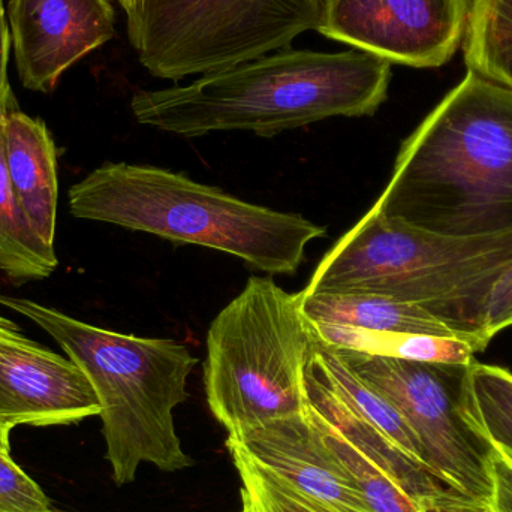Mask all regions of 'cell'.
I'll return each instance as SVG.
<instances>
[{
  "mask_svg": "<svg viewBox=\"0 0 512 512\" xmlns=\"http://www.w3.org/2000/svg\"><path fill=\"white\" fill-rule=\"evenodd\" d=\"M471 0H321L315 30L391 65L439 68L465 39Z\"/></svg>",
  "mask_w": 512,
  "mask_h": 512,
  "instance_id": "obj_8",
  "label": "cell"
},
{
  "mask_svg": "<svg viewBox=\"0 0 512 512\" xmlns=\"http://www.w3.org/2000/svg\"><path fill=\"white\" fill-rule=\"evenodd\" d=\"M313 337L321 345L342 351L363 352L382 357L402 358L420 363L468 366L474 360L475 348L459 337L429 334L381 333L342 325L309 322Z\"/></svg>",
  "mask_w": 512,
  "mask_h": 512,
  "instance_id": "obj_16",
  "label": "cell"
},
{
  "mask_svg": "<svg viewBox=\"0 0 512 512\" xmlns=\"http://www.w3.org/2000/svg\"><path fill=\"white\" fill-rule=\"evenodd\" d=\"M240 498H242V511L243 512H259L256 507L254 499H252L251 493L242 486L240 490Z\"/></svg>",
  "mask_w": 512,
  "mask_h": 512,
  "instance_id": "obj_28",
  "label": "cell"
},
{
  "mask_svg": "<svg viewBox=\"0 0 512 512\" xmlns=\"http://www.w3.org/2000/svg\"><path fill=\"white\" fill-rule=\"evenodd\" d=\"M6 18L18 78L32 92H53L116 33L110 0H9Z\"/></svg>",
  "mask_w": 512,
  "mask_h": 512,
  "instance_id": "obj_10",
  "label": "cell"
},
{
  "mask_svg": "<svg viewBox=\"0 0 512 512\" xmlns=\"http://www.w3.org/2000/svg\"><path fill=\"white\" fill-rule=\"evenodd\" d=\"M489 469L492 481L490 507L493 512H512V463L501 454L490 451Z\"/></svg>",
  "mask_w": 512,
  "mask_h": 512,
  "instance_id": "obj_24",
  "label": "cell"
},
{
  "mask_svg": "<svg viewBox=\"0 0 512 512\" xmlns=\"http://www.w3.org/2000/svg\"><path fill=\"white\" fill-rule=\"evenodd\" d=\"M239 512H243L242 510H240Z\"/></svg>",
  "mask_w": 512,
  "mask_h": 512,
  "instance_id": "obj_30",
  "label": "cell"
},
{
  "mask_svg": "<svg viewBox=\"0 0 512 512\" xmlns=\"http://www.w3.org/2000/svg\"><path fill=\"white\" fill-rule=\"evenodd\" d=\"M242 486L251 493L259 512H333L298 492L279 475L252 459L242 447L227 441Z\"/></svg>",
  "mask_w": 512,
  "mask_h": 512,
  "instance_id": "obj_21",
  "label": "cell"
},
{
  "mask_svg": "<svg viewBox=\"0 0 512 512\" xmlns=\"http://www.w3.org/2000/svg\"><path fill=\"white\" fill-rule=\"evenodd\" d=\"M423 512H493L487 502L472 501L460 495H448L421 505Z\"/></svg>",
  "mask_w": 512,
  "mask_h": 512,
  "instance_id": "obj_26",
  "label": "cell"
},
{
  "mask_svg": "<svg viewBox=\"0 0 512 512\" xmlns=\"http://www.w3.org/2000/svg\"><path fill=\"white\" fill-rule=\"evenodd\" d=\"M372 209L441 236L512 234V89L469 71L403 141Z\"/></svg>",
  "mask_w": 512,
  "mask_h": 512,
  "instance_id": "obj_1",
  "label": "cell"
},
{
  "mask_svg": "<svg viewBox=\"0 0 512 512\" xmlns=\"http://www.w3.org/2000/svg\"><path fill=\"white\" fill-rule=\"evenodd\" d=\"M301 312L307 321L315 324L342 325L381 333L459 337L423 307L369 292L307 294L301 291Z\"/></svg>",
  "mask_w": 512,
  "mask_h": 512,
  "instance_id": "obj_14",
  "label": "cell"
},
{
  "mask_svg": "<svg viewBox=\"0 0 512 512\" xmlns=\"http://www.w3.org/2000/svg\"><path fill=\"white\" fill-rule=\"evenodd\" d=\"M309 367L358 417L375 427L405 456L427 469L420 441L402 414L336 351L315 339Z\"/></svg>",
  "mask_w": 512,
  "mask_h": 512,
  "instance_id": "obj_15",
  "label": "cell"
},
{
  "mask_svg": "<svg viewBox=\"0 0 512 512\" xmlns=\"http://www.w3.org/2000/svg\"><path fill=\"white\" fill-rule=\"evenodd\" d=\"M0 512H56L44 490L0 448Z\"/></svg>",
  "mask_w": 512,
  "mask_h": 512,
  "instance_id": "obj_22",
  "label": "cell"
},
{
  "mask_svg": "<svg viewBox=\"0 0 512 512\" xmlns=\"http://www.w3.org/2000/svg\"><path fill=\"white\" fill-rule=\"evenodd\" d=\"M512 327V265L493 283L483 309V333L487 342Z\"/></svg>",
  "mask_w": 512,
  "mask_h": 512,
  "instance_id": "obj_23",
  "label": "cell"
},
{
  "mask_svg": "<svg viewBox=\"0 0 512 512\" xmlns=\"http://www.w3.org/2000/svg\"><path fill=\"white\" fill-rule=\"evenodd\" d=\"M0 448L2 450H8L9 451V433L6 432V430L2 429V426H0Z\"/></svg>",
  "mask_w": 512,
  "mask_h": 512,
  "instance_id": "obj_29",
  "label": "cell"
},
{
  "mask_svg": "<svg viewBox=\"0 0 512 512\" xmlns=\"http://www.w3.org/2000/svg\"><path fill=\"white\" fill-rule=\"evenodd\" d=\"M117 2L120 3L123 11L128 15V21H132L138 14H140L144 0H117Z\"/></svg>",
  "mask_w": 512,
  "mask_h": 512,
  "instance_id": "obj_27",
  "label": "cell"
},
{
  "mask_svg": "<svg viewBox=\"0 0 512 512\" xmlns=\"http://www.w3.org/2000/svg\"><path fill=\"white\" fill-rule=\"evenodd\" d=\"M390 81L391 63L364 51L285 48L185 86L140 90L131 110L141 125L180 137L246 131L270 138L331 117L373 116Z\"/></svg>",
  "mask_w": 512,
  "mask_h": 512,
  "instance_id": "obj_2",
  "label": "cell"
},
{
  "mask_svg": "<svg viewBox=\"0 0 512 512\" xmlns=\"http://www.w3.org/2000/svg\"><path fill=\"white\" fill-rule=\"evenodd\" d=\"M313 345L301 292L289 294L268 277H249L213 319L206 340L207 405L228 435L309 412Z\"/></svg>",
  "mask_w": 512,
  "mask_h": 512,
  "instance_id": "obj_6",
  "label": "cell"
},
{
  "mask_svg": "<svg viewBox=\"0 0 512 512\" xmlns=\"http://www.w3.org/2000/svg\"><path fill=\"white\" fill-rule=\"evenodd\" d=\"M309 414L328 447L354 478L373 512H423L421 505L382 466L325 421L312 406Z\"/></svg>",
  "mask_w": 512,
  "mask_h": 512,
  "instance_id": "obj_20",
  "label": "cell"
},
{
  "mask_svg": "<svg viewBox=\"0 0 512 512\" xmlns=\"http://www.w3.org/2000/svg\"><path fill=\"white\" fill-rule=\"evenodd\" d=\"M0 304L50 334L89 379L117 486L132 483L143 463L164 472L194 465L174 423L198 364L188 346L105 330L29 298L0 294Z\"/></svg>",
  "mask_w": 512,
  "mask_h": 512,
  "instance_id": "obj_4",
  "label": "cell"
},
{
  "mask_svg": "<svg viewBox=\"0 0 512 512\" xmlns=\"http://www.w3.org/2000/svg\"><path fill=\"white\" fill-rule=\"evenodd\" d=\"M101 405L83 370L24 336L0 316V426L50 427L99 417Z\"/></svg>",
  "mask_w": 512,
  "mask_h": 512,
  "instance_id": "obj_9",
  "label": "cell"
},
{
  "mask_svg": "<svg viewBox=\"0 0 512 512\" xmlns=\"http://www.w3.org/2000/svg\"><path fill=\"white\" fill-rule=\"evenodd\" d=\"M512 265V234L450 237L370 209L324 255L303 289L369 292L417 304L481 352L483 309Z\"/></svg>",
  "mask_w": 512,
  "mask_h": 512,
  "instance_id": "obj_5",
  "label": "cell"
},
{
  "mask_svg": "<svg viewBox=\"0 0 512 512\" xmlns=\"http://www.w3.org/2000/svg\"><path fill=\"white\" fill-rule=\"evenodd\" d=\"M11 101L0 110V271L14 282L50 277L59 265L54 246L33 230L15 200L3 158V120Z\"/></svg>",
  "mask_w": 512,
  "mask_h": 512,
  "instance_id": "obj_17",
  "label": "cell"
},
{
  "mask_svg": "<svg viewBox=\"0 0 512 512\" xmlns=\"http://www.w3.org/2000/svg\"><path fill=\"white\" fill-rule=\"evenodd\" d=\"M307 393L310 406L325 421L354 442L367 456L385 469L406 493L423 505L448 495H459L442 484L432 472L409 459L381 432L358 417L325 382L307 369ZM462 496V495H460Z\"/></svg>",
  "mask_w": 512,
  "mask_h": 512,
  "instance_id": "obj_13",
  "label": "cell"
},
{
  "mask_svg": "<svg viewBox=\"0 0 512 512\" xmlns=\"http://www.w3.org/2000/svg\"><path fill=\"white\" fill-rule=\"evenodd\" d=\"M463 42L469 71L512 89V0H471Z\"/></svg>",
  "mask_w": 512,
  "mask_h": 512,
  "instance_id": "obj_19",
  "label": "cell"
},
{
  "mask_svg": "<svg viewBox=\"0 0 512 512\" xmlns=\"http://www.w3.org/2000/svg\"><path fill=\"white\" fill-rule=\"evenodd\" d=\"M463 414L490 451L512 463V373L472 360L463 384Z\"/></svg>",
  "mask_w": 512,
  "mask_h": 512,
  "instance_id": "obj_18",
  "label": "cell"
},
{
  "mask_svg": "<svg viewBox=\"0 0 512 512\" xmlns=\"http://www.w3.org/2000/svg\"><path fill=\"white\" fill-rule=\"evenodd\" d=\"M336 351L397 409L423 448L427 469L463 498L489 504L487 445L463 414L468 366L420 363L363 352Z\"/></svg>",
  "mask_w": 512,
  "mask_h": 512,
  "instance_id": "obj_7",
  "label": "cell"
},
{
  "mask_svg": "<svg viewBox=\"0 0 512 512\" xmlns=\"http://www.w3.org/2000/svg\"><path fill=\"white\" fill-rule=\"evenodd\" d=\"M9 51H11V35H9L8 18L3 0H0V110L14 98L8 80Z\"/></svg>",
  "mask_w": 512,
  "mask_h": 512,
  "instance_id": "obj_25",
  "label": "cell"
},
{
  "mask_svg": "<svg viewBox=\"0 0 512 512\" xmlns=\"http://www.w3.org/2000/svg\"><path fill=\"white\" fill-rule=\"evenodd\" d=\"M3 158L15 200L33 230L54 246L57 222V150L44 120L27 116L14 101L3 120Z\"/></svg>",
  "mask_w": 512,
  "mask_h": 512,
  "instance_id": "obj_12",
  "label": "cell"
},
{
  "mask_svg": "<svg viewBox=\"0 0 512 512\" xmlns=\"http://www.w3.org/2000/svg\"><path fill=\"white\" fill-rule=\"evenodd\" d=\"M68 203L74 218L215 249L268 274H294L307 245L327 236L297 213L256 206L153 165L105 162L71 186Z\"/></svg>",
  "mask_w": 512,
  "mask_h": 512,
  "instance_id": "obj_3",
  "label": "cell"
},
{
  "mask_svg": "<svg viewBox=\"0 0 512 512\" xmlns=\"http://www.w3.org/2000/svg\"><path fill=\"white\" fill-rule=\"evenodd\" d=\"M227 441L330 511L373 512L309 412L228 435Z\"/></svg>",
  "mask_w": 512,
  "mask_h": 512,
  "instance_id": "obj_11",
  "label": "cell"
}]
</instances>
